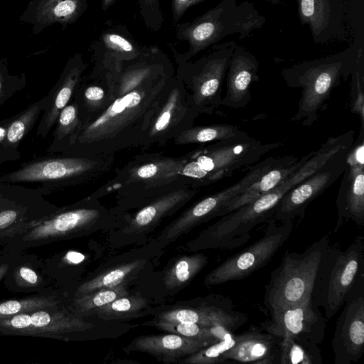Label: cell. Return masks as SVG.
Masks as SVG:
<instances>
[{"instance_id":"cell-1","label":"cell","mask_w":364,"mask_h":364,"mask_svg":"<svg viewBox=\"0 0 364 364\" xmlns=\"http://www.w3.org/2000/svg\"><path fill=\"white\" fill-rule=\"evenodd\" d=\"M173 75L171 60L156 46L124 63L118 72L106 73L111 102L87 122L61 152L97 156L139 147L155 103Z\"/></svg>"},{"instance_id":"cell-2","label":"cell","mask_w":364,"mask_h":364,"mask_svg":"<svg viewBox=\"0 0 364 364\" xmlns=\"http://www.w3.org/2000/svg\"><path fill=\"white\" fill-rule=\"evenodd\" d=\"M186 155L171 156L144 152L135 156L89 196L98 199L114 194L119 211L140 208L159 196L183 186L181 172Z\"/></svg>"},{"instance_id":"cell-3","label":"cell","mask_w":364,"mask_h":364,"mask_svg":"<svg viewBox=\"0 0 364 364\" xmlns=\"http://www.w3.org/2000/svg\"><path fill=\"white\" fill-rule=\"evenodd\" d=\"M363 49L354 43L336 53L284 68L281 75L291 88L301 89L298 110L291 120L310 127L334 88L350 77L364 58Z\"/></svg>"},{"instance_id":"cell-4","label":"cell","mask_w":364,"mask_h":364,"mask_svg":"<svg viewBox=\"0 0 364 364\" xmlns=\"http://www.w3.org/2000/svg\"><path fill=\"white\" fill-rule=\"evenodd\" d=\"M129 216L115 208L108 210L90 196L58 210L9 239L4 250L21 253L51 242L72 239L105 225L125 223Z\"/></svg>"},{"instance_id":"cell-5","label":"cell","mask_w":364,"mask_h":364,"mask_svg":"<svg viewBox=\"0 0 364 364\" xmlns=\"http://www.w3.org/2000/svg\"><path fill=\"white\" fill-rule=\"evenodd\" d=\"M283 145L264 143L247 133L200 146L186 154L181 176L186 185L199 189L250 168L264 155Z\"/></svg>"},{"instance_id":"cell-6","label":"cell","mask_w":364,"mask_h":364,"mask_svg":"<svg viewBox=\"0 0 364 364\" xmlns=\"http://www.w3.org/2000/svg\"><path fill=\"white\" fill-rule=\"evenodd\" d=\"M266 17L254 4L245 0H221L201 16L188 22L176 24V37L188 42L183 53L172 48L177 64L191 60L199 53L217 44L228 36L237 34L242 40L253 31L261 28Z\"/></svg>"},{"instance_id":"cell-7","label":"cell","mask_w":364,"mask_h":364,"mask_svg":"<svg viewBox=\"0 0 364 364\" xmlns=\"http://www.w3.org/2000/svg\"><path fill=\"white\" fill-rule=\"evenodd\" d=\"M364 277L363 237L358 236L342 251L329 245L319 265L311 299L324 309L325 318L331 319L343 306L355 284Z\"/></svg>"},{"instance_id":"cell-8","label":"cell","mask_w":364,"mask_h":364,"mask_svg":"<svg viewBox=\"0 0 364 364\" xmlns=\"http://www.w3.org/2000/svg\"><path fill=\"white\" fill-rule=\"evenodd\" d=\"M330 237L326 235L301 253L286 254L265 285L264 304L269 312L310 298Z\"/></svg>"},{"instance_id":"cell-9","label":"cell","mask_w":364,"mask_h":364,"mask_svg":"<svg viewBox=\"0 0 364 364\" xmlns=\"http://www.w3.org/2000/svg\"><path fill=\"white\" fill-rule=\"evenodd\" d=\"M114 156L63 154L25 164L18 169L0 177V181L47 183L50 188L82 185L95 181L109 172L114 164Z\"/></svg>"},{"instance_id":"cell-10","label":"cell","mask_w":364,"mask_h":364,"mask_svg":"<svg viewBox=\"0 0 364 364\" xmlns=\"http://www.w3.org/2000/svg\"><path fill=\"white\" fill-rule=\"evenodd\" d=\"M236 46L233 41L215 44L210 53L198 60L177 64L175 76L183 84L191 105L199 114H212L220 105L223 83Z\"/></svg>"},{"instance_id":"cell-11","label":"cell","mask_w":364,"mask_h":364,"mask_svg":"<svg viewBox=\"0 0 364 364\" xmlns=\"http://www.w3.org/2000/svg\"><path fill=\"white\" fill-rule=\"evenodd\" d=\"M198 115L191 105L183 84L173 75L155 103L139 147L145 150L166 146L192 127Z\"/></svg>"},{"instance_id":"cell-12","label":"cell","mask_w":364,"mask_h":364,"mask_svg":"<svg viewBox=\"0 0 364 364\" xmlns=\"http://www.w3.org/2000/svg\"><path fill=\"white\" fill-rule=\"evenodd\" d=\"M284 159V156H269L250 166L248 172L236 183L200 199L187 208L164 228L158 240L162 245L168 244L196 226L220 216L221 210L231 199L257 181L263 173L282 162Z\"/></svg>"},{"instance_id":"cell-13","label":"cell","mask_w":364,"mask_h":364,"mask_svg":"<svg viewBox=\"0 0 364 364\" xmlns=\"http://www.w3.org/2000/svg\"><path fill=\"white\" fill-rule=\"evenodd\" d=\"M93 325L71 313L63 304L0 319V336L73 340Z\"/></svg>"},{"instance_id":"cell-14","label":"cell","mask_w":364,"mask_h":364,"mask_svg":"<svg viewBox=\"0 0 364 364\" xmlns=\"http://www.w3.org/2000/svg\"><path fill=\"white\" fill-rule=\"evenodd\" d=\"M269 221L264 235L257 241L223 262L205 278L206 286L245 279L267 264L289 237L293 220Z\"/></svg>"},{"instance_id":"cell-15","label":"cell","mask_w":364,"mask_h":364,"mask_svg":"<svg viewBox=\"0 0 364 364\" xmlns=\"http://www.w3.org/2000/svg\"><path fill=\"white\" fill-rule=\"evenodd\" d=\"M60 207L40 190L0 181V245L46 218Z\"/></svg>"},{"instance_id":"cell-16","label":"cell","mask_w":364,"mask_h":364,"mask_svg":"<svg viewBox=\"0 0 364 364\" xmlns=\"http://www.w3.org/2000/svg\"><path fill=\"white\" fill-rule=\"evenodd\" d=\"M350 146L339 150L316 171L289 191L278 203L274 218L279 222L303 218L308 205L343 174Z\"/></svg>"},{"instance_id":"cell-17","label":"cell","mask_w":364,"mask_h":364,"mask_svg":"<svg viewBox=\"0 0 364 364\" xmlns=\"http://www.w3.org/2000/svg\"><path fill=\"white\" fill-rule=\"evenodd\" d=\"M332 339L335 364L358 362L364 351V277L350 290Z\"/></svg>"},{"instance_id":"cell-18","label":"cell","mask_w":364,"mask_h":364,"mask_svg":"<svg viewBox=\"0 0 364 364\" xmlns=\"http://www.w3.org/2000/svg\"><path fill=\"white\" fill-rule=\"evenodd\" d=\"M342 175L336 201L338 218L335 233L350 220L360 228L364 225V127L360 128L350 149Z\"/></svg>"},{"instance_id":"cell-19","label":"cell","mask_w":364,"mask_h":364,"mask_svg":"<svg viewBox=\"0 0 364 364\" xmlns=\"http://www.w3.org/2000/svg\"><path fill=\"white\" fill-rule=\"evenodd\" d=\"M269 320L259 328L279 338L292 336L307 338L320 344L325 336L326 319L311 297L269 312Z\"/></svg>"},{"instance_id":"cell-20","label":"cell","mask_w":364,"mask_h":364,"mask_svg":"<svg viewBox=\"0 0 364 364\" xmlns=\"http://www.w3.org/2000/svg\"><path fill=\"white\" fill-rule=\"evenodd\" d=\"M148 49L139 45L124 26L106 28L92 46L93 66L89 77L97 78L118 72L124 63L138 58Z\"/></svg>"},{"instance_id":"cell-21","label":"cell","mask_w":364,"mask_h":364,"mask_svg":"<svg viewBox=\"0 0 364 364\" xmlns=\"http://www.w3.org/2000/svg\"><path fill=\"white\" fill-rule=\"evenodd\" d=\"M296 3L299 21L309 26L316 44L347 41L343 0H296Z\"/></svg>"},{"instance_id":"cell-22","label":"cell","mask_w":364,"mask_h":364,"mask_svg":"<svg viewBox=\"0 0 364 364\" xmlns=\"http://www.w3.org/2000/svg\"><path fill=\"white\" fill-rule=\"evenodd\" d=\"M156 319L191 322L208 327L224 326L232 332L247 320L244 313L235 309L230 299L223 296H215L196 307L176 308L161 312Z\"/></svg>"},{"instance_id":"cell-23","label":"cell","mask_w":364,"mask_h":364,"mask_svg":"<svg viewBox=\"0 0 364 364\" xmlns=\"http://www.w3.org/2000/svg\"><path fill=\"white\" fill-rule=\"evenodd\" d=\"M257 58L241 46H236L225 75L226 91L220 105L234 109L244 108L250 102L251 85L258 80Z\"/></svg>"},{"instance_id":"cell-24","label":"cell","mask_w":364,"mask_h":364,"mask_svg":"<svg viewBox=\"0 0 364 364\" xmlns=\"http://www.w3.org/2000/svg\"><path fill=\"white\" fill-rule=\"evenodd\" d=\"M87 68L81 53H77L68 59L58 81L48 94V104L38 127L37 136H47L56 124L60 112L72 100Z\"/></svg>"},{"instance_id":"cell-25","label":"cell","mask_w":364,"mask_h":364,"mask_svg":"<svg viewBox=\"0 0 364 364\" xmlns=\"http://www.w3.org/2000/svg\"><path fill=\"white\" fill-rule=\"evenodd\" d=\"M198 191V188L183 186L165 193L129 217L122 232L134 234L151 230L164 218L174 214L192 200Z\"/></svg>"},{"instance_id":"cell-26","label":"cell","mask_w":364,"mask_h":364,"mask_svg":"<svg viewBox=\"0 0 364 364\" xmlns=\"http://www.w3.org/2000/svg\"><path fill=\"white\" fill-rule=\"evenodd\" d=\"M87 0H31L19 20L33 26L36 35L55 23L66 28L86 11Z\"/></svg>"},{"instance_id":"cell-27","label":"cell","mask_w":364,"mask_h":364,"mask_svg":"<svg viewBox=\"0 0 364 364\" xmlns=\"http://www.w3.org/2000/svg\"><path fill=\"white\" fill-rule=\"evenodd\" d=\"M279 341V338L252 326L247 331L235 334V343L224 354V362L278 363Z\"/></svg>"},{"instance_id":"cell-28","label":"cell","mask_w":364,"mask_h":364,"mask_svg":"<svg viewBox=\"0 0 364 364\" xmlns=\"http://www.w3.org/2000/svg\"><path fill=\"white\" fill-rule=\"evenodd\" d=\"M4 284L9 291L31 294L57 288L46 273L43 259L24 252L17 255L4 279Z\"/></svg>"},{"instance_id":"cell-29","label":"cell","mask_w":364,"mask_h":364,"mask_svg":"<svg viewBox=\"0 0 364 364\" xmlns=\"http://www.w3.org/2000/svg\"><path fill=\"white\" fill-rule=\"evenodd\" d=\"M200 340L174 333L139 336L127 346L128 351L150 354L166 363L176 362L208 346Z\"/></svg>"},{"instance_id":"cell-30","label":"cell","mask_w":364,"mask_h":364,"mask_svg":"<svg viewBox=\"0 0 364 364\" xmlns=\"http://www.w3.org/2000/svg\"><path fill=\"white\" fill-rule=\"evenodd\" d=\"M312 153L313 151L301 159L292 155L284 156L282 162L263 173L257 181L231 199L221 210L220 216L230 213L271 191L289 174L301 166Z\"/></svg>"},{"instance_id":"cell-31","label":"cell","mask_w":364,"mask_h":364,"mask_svg":"<svg viewBox=\"0 0 364 364\" xmlns=\"http://www.w3.org/2000/svg\"><path fill=\"white\" fill-rule=\"evenodd\" d=\"M88 79L89 81L81 80L73 97L78 105L82 127L102 113L112 99L111 87L105 76L88 77Z\"/></svg>"},{"instance_id":"cell-32","label":"cell","mask_w":364,"mask_h":364,"mask_svg":"<svg viewBox=\"0 0 364 364\" xmlns=\"http://www.w3.org/2000/svg\"><path fill=\"white\" fill-rule=\"evenodd\" d=\"M67 296L63 289L53 290L26 296L0 300V319L49 306L63 304Z\"/></svg>"},{"instance_id":"cell-33","label":"cell","mask_w":364,"mask_h":364,"mask_svg":"<svg viewBox=\"0 0 364 364\" xmlns=\"http://www.w3.org/2000/svg\"><path fill=\"white\" fill-rule=\"evenodd\" d=\"M278 363L322 364L321 350L307 338L284 336L279 341Z\"/></svg>"},{"instance_id":"cell-34","label":"cell","mask_w":364,"mask_h":364,"mask_svg":"<svg viewBox=\"0 0 364 364\" xmlns=\"http://www.w3.org/2000/svg\"><path fill=\"white\" fill-rule=\"evenodd\" d=\"M127 283L112 288H103L91 293L66 299L63 305L73 314L83 317L114 300L128 295Z\"/></svg>"},{"instance_id":"cell-35","label":"cell","mask_w":364,"mask_h":364,"mask_svg":"<svg viewBox=\"0 0 364 364\" xmlns=\"http://www.w3.org/2000/svg\"><path fill=\"white\" fill-rule=\"evenodd\" d=\"M144 264V259H137L109 269L81 284L76 289L73 297L87 294L100 289L112 288L125 284L126 280L133 277Z\"/></svg>"},{"instance_id":"cell-36","label":"cell","mask_w":364,"mask_h":364,"mask_svg":"<svg viewBox=\"0 0 364 364\" xmlns=\"http://www.w3.org/2000/svg\"><path fill=\"white\" fill-rule=\"evenodd\" d=\"M241 132L236 126L228 124L193 125L173 139L176 145L203 144L230 139Z\"/></svg>"},{"instance_id":"cell-37","label":"cell","mask_w":364,"mask_h":364,"mask_svg":"<svg viewBox=\"0 0 364 364\" xmlns=\"http://www.w3.org/2000/svg\"><path fill=\"white\" fill-rule=\"evenodd\" d=\"M208 257L203 254L180 257L164 275V282L168 289L186 285L206 265Z\"/></svg>"},{"instance_id":"cell-38","label":"cell","mask_w":364,"mask_h":364,"mask_svg":"<svg viewBox=\"0 0 364 364\" xmlns=\"http://www.w3.org/2000/svg\"><path fill=\"white\" fill-rule=\"evenodd\" d=\"M48 100L49 95L30 105L17 117L14 118L6 127L2 144L9 146L17 145L31 129L38 118L39 114L44 111L48 105Z\"/></svg>"},{"instance_id":"cell-39","label":"cell","mask_w":364,"mask_h":364,"mask_svg":"<svg viewBox=\"0 0 364 364\" xmlns=\"http://www.w3.org/2000/svg\"><path fill=\"white\" fill-rule=\"evenodd\" d=\"M56 123L50 149L52 151L61 152L69 140L78 132L82 125L77 103L73 98L60 112Z\"/></svg>"},{"instance_id":"cell-40","label":"cell","mask_w":364,"mask_h":364,"mask_svg":"<svg viewBox=\"0 0 364 364\" xmlns=\"http://www.w3.org/2000/svg\"><path fill=\"white\" fill-rule=\"evenodd\" d=\"M147 307L145 299L128 294L96 309L92 313L105 320L124 319L141 316Z\"/></svg>"},{"instance_id":"cell-41","label":"cell","mask_w":364,"mask_h":364,"mask_svg":"<svg viewBox=\"0 0 364 364\" xmlns=\"http://www.w3.org/2000/svg\"><path fill=\"white\" fill-rule=\"evenodd\" d=\"M235 343V334H232L208 345L196 353L185 357L182 361L186 364H215L224 362L223 355Z\"/></svg>"},{"instance_id":"cell-42","label":"cell","mask_w":364,"mask_h":364,"mask_svg":"<svg viewBox=\"0 0 364 364\" xmlns=\"http://www.w3.org/2000/svg\"><path fill=\"white\" fill-rule=\"evenodd\" d=\"M350 108L357 114L364 127V58L361 59L351 74Z\"/></svg>"},{"instance_id":"cell-43","label":"cell","mask_w":364,"mask_h":364,"mask_svg":"<svg viewBox=\"0 0 364 364\" xmlns=\"http://www.w3.org/2000/svg\"><path fill=\"white\" fill-rule=\"evenodd\" d=\"M139 11L146 26L153 31L161 28L164 17L159 0H139Z\"/></svg>"},{"instance_id":"cell-44","label":"cell","mask_w":364,"mask_h":364,"mask_svg":"<svg viewBox=\"0 0 364 364\" xmlns=\"http://www.w3.org/2000/svg\"><path fill=\"white\" fill-rule=\"evenodd\" d=\"M204 1L205 0H171L173 23L176 24L190 7Z\"/></svg>"},{"instance_id":"cell-45","label":"cell","mask_w":364,"mask_h":364,"mask_svg":"<svg viewBox=\"0 0 364 364\" xmlns=\"http://www.w3.org/2000/svg\"><path fill=\"white\" fill-rule=\"evenodd\" d=\"M18 253L8 252L2 250L0 251V282L4 280L11 264Z\"/></svg>"},{"instance_id":"cell-46","label":"cell","mask_w":364,"mask_h":364,"mask_svg":"<svg viewBox=\"0 0 364 364\" xmlns=\"http://www.w3.org/2000/svg\"><path fill=\"white\" fill-rule=\"evenodd\" d=\"M10 77L7 73L6 63L3 60H0V97L4 90L6 80Z\"/></svg>"},{"instance_id":"cell-47","label":"cell","mask_w":364,"mask_h":364,"mask_svg":"<svg viewBox=\"0 0 364 364\" xmlns=\"http://www.w3.org/2000/svg\"><path fill=\"white\" fill-rule=\"evenodd\" d=\"M116 0H102L101 1V7L102 9L105 11H107L114 2Z\"/></svg>"}]
</instances>
